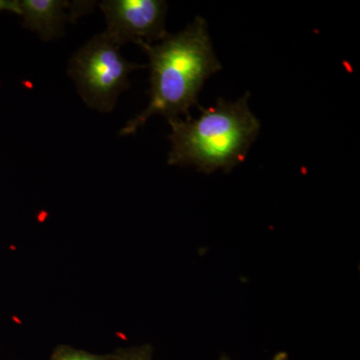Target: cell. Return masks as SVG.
Wrapping results in <instances>:
<instances>
[{
    "label": "cell",
    "instance_id": "obj_10",
    "mask_svg": "<svg viewBox=\"0 0 360 360\" xmlns=\"http://www.w3.org/2000/svg\"><path fill=\"white\" fill-rule=\"evenodd\" d=\"M220 360H229V359H227V357L224 356H224H222L221 359H220Z\"/></svg>",
    "mask_w": 360,
    "mask_h": 360
},
{
    "label": "cell",
    "instance_id": "obj_7",
    "mask_svg": "<svg viewBox=\"0 0 360 360\" xmlns=\"http://www.w3.org/2000/svg\"><path fill=\"white\" fill-rule=\"evenodd\" d=\"M153 347L149 345L130 348L117 349L115 354V360H151L153 359Z\"/></svg>",
    "mask_w": 360,
    "mask_h": 360
},
{
    "label": "cell",
    "instance_id": "obj_2",
    "mask_svg": "<svg viewBox=\"0 0 360 360\" xmlns=\"http://www.w3.org/2000/svg\"><path fill=\"white\" fill-rule=\"evenodd\" d=\"M250 96L246 92L236 101L219 98L215 105L200 108L196 118H168V165L194 167L208 174L231 172L241 165L262 127L250 110Z\"/></svg>",
    "mask_w": 360,
    "mask_h": 360
},
{
    "label": "cell",
    "instance_id": "obj_1",
    "mask_svg": "<svg viewBox=\"0 0 360 360\" xmlns=\"http://www.w3.org/2000/svg\"><path fill=\"white\" fill-rule=\"evenodd\" d=\"M139 46L149 59V103L124 125L120 134L122 136L134 134L153 115L167 120L191 115L189 110L198 105L206 80L222 68L202 18L160 41Z\"/></svg>",
    "mask_w": 360,
    "mask_h": 360
},
{
    "label": "cell",
    "instance_id": "obj_9",
    "mask_svg": "<svg viewBox=\"0 0 360 360\" xmlns=\"http://www.w3.org/2000/svg\"><path fill=\"white\" fill-rule=\"evenodd\" d=\"M288 356L286 352H278L276 355H274V359L271 360H288Z\"/></svg>",
    "mask_w": 360,
    "mask_h": 360
},
{
    "label": "cell",
    "instance_id": "obj_4",
    "mask_svg": "<svg viewBox=\"0 0 360 360\" xmlns=\"http://www.w3.org/2000/svg\"><path fill=\"white\" fill-rule=\"evenodd\" d=\"M108 35L120 46L153 44L168 34L167 4L162 0H104L99 4Z\"/></svg>",
    "mask_w": 360,
    "mask_h": 360
},
{
    "label": "cell",
    "instance_id": "obj_8",
    "mask_svg": "<svg viewBox=\"0 0 360 360\" xmlns=\"http://www.w3.org/2000/svg\"><path fill=\"white\" fill-rule=\"evenodd\" d=\"M4 9H8V11H13L14 13L18 11V1H4V0H0V11H4Z\"/></svg>",
    "mask_w": 360,
    "mask_h": 360
},
{
    "label": "cell",
    "instance_id": "obj_5",
    "mask_svg": "<svg viewBox=\"0 0 360 360\" xmlns=\"http://www.w3.org/2000/svg\"><path fill=\"white\" fill-rule=\"evenodd\" d=\"M63 0H22L18 1V11L25 25L44 40L49 41L63 37L68 20L84 13L82 6Z\"/></svg>",
    "mask_w": 360,
    "mask_h": 360
},
{
    "label": "cell",
    "instance_id": "obj_3",
    "mask_svg": "<svg viewBox=\"0 0 360 360\" xmlns=\"http://www.w3.org/2000/svg\"><path fill=\"white\" fill-rule=\"evenodd\" d=\"M120 46L105 32L99 33L73 53L68 75L82 101L91 110L110 112L129 86V75L143 65L130 63Z\"/></svg>",
    "mask_w": 360,
    "mask_h": 360
},
{
    "label": "cell",
    "instance_id": "obj_6",
    "mask_svg": "<svg viewBox=\"0 0 360 360\" xmlns=\"http://www.w3.org/2000/svg\"><path fill=\"white\" fill-rule=\"evenodd\" d=\"M51 360H115V354L98 355L78 350L68 345H59L52 352Z\"/></svg>",
    "mask_w": 360,
    "mask_h": 360
}]
</instances>
